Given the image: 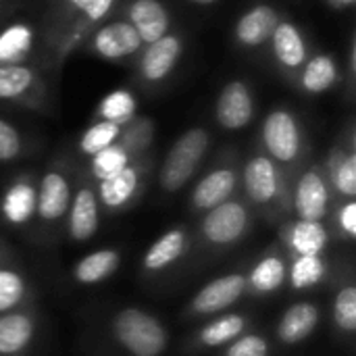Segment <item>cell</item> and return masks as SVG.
<instances>
[{
	"label": "cell",
	"mask_w": 356,
	"mask_h": 356,
	"mask_svg": "<svg viewBox=\"0 0 356 356\" xmlns=\"http://www.w3.org/2000/svg\"><path fill=\"white\" fill-rule=\"evenodd\" d=\"M121 0H42L40 29L54 73L81 48L94 27L111 19Z\"/></svg>",
	"instance_id": "obj_1"
},
{
	"label": "cell",
	"mask_w": 356,
	"mask_h": 356,
	"mask_svg": "<svg viewBox=\"0 0 356 356\" xmlns=\"http://www.w3.org/2000/svg\"><path fill=\"white\" fill-rule=\"evenodd\" d=\"M292 184L294 177H290L261 148L250 152V156L242 163V198L254 213L271 223H282L288 215H292Z\"/></svg>",
	"instance_id": "obj_2"
},
{
	"label": "cell",
	"mask_w": 356,
	"mask_h": 356,
	"mask_svg": "<svg viewBox=\"0 0 356 356\" xmlns=\"http://www.w3.org/2000/svg\"><path fill=\"white\" fill-rule=\"evenodd\" d=\"M261 150L273 159L290 177H296L309 163L311 140L300 115L288 106L271 108L259 131Z\"/></svg>",
	"instance_id": "obj_3"
},
{
	"label": "cell",
	"mask_w": 356,
	"mask_h": 356,
	"mask_svg": "<svg viewBox=\"0 0 356 356\" xmlns=\"http://www.w3.org/2000/svg\"><path fill=\"white\" fill-rule=\"evenodd\" d=\"M156 140V123L146 115H136L127 125H123L121 136L104 150L88 159V167L83 173L94 181L100 184L121 169H125L134 159L152 150Z\"/></svg>",
	"instance_id": "obj_4"
},
{
	"label": "cell",
	"mask_w": 356,
	"mask_h": 356,
	"mask_svg": "<svg viewBox=\"0 0 356 356\" xmlns=\"http://www.w3.org/2000/svg\"><path fill=\"white\" fill-rule=\"evenodd\" d=\"M213 146V134L202 127L194 125L188 127L167 150L161 167H159V188L165 194H177L184 190L190 179L196 175V171L202 167L204 159L209 156Z\"/></svg>",
	"instance_id": "obj_5"
},
{
	"label": "cell",
	"mask_w": 356,
	"mask_h": 356,
	"mask_svg": "<svg viewBox=\"0 0 356 356\" xmlns=\"http://www.w3.org/2000/svg\"><path fill=\"white\" fill-rule=\"evenodd\" d=\"M0 102L38 113H54L52 73L29 65H0Z\"/></svg>",
	"instance_id": "obj_6"
},
{
	"label": "cell",
	"mask_w": 356,
	"mask_h": 356,
	"mask_svg": "<svg viewBox=\"0 0 356 356\" xmlns=\"http://www.w3.org/2000/svg\"><path fill=\"white\" fill-rule=\"evenodd\" d=\"M111 334L129 356H163L169 348V330L165 323L140 307L117 311L111 321Z\"/></svg>",
	"instance_id": "obj_7"
},
{
	"label": "cell",
	"mask_w": 356,
	"mask_h": 356,
	"mask_svg": "<svg viewBox=\"0 0 356 356\" xmlns=\"http://www.w3.org/2000/svg\"><path fill=\"white\" fill-rule=\"evenodd\" d=\"M186 52V35L171 29L167 35L146 44L131 63V81L142 92L154 94L169 83Z\"/></svg>",
	"instance_id": "obj_8"
},
{
	"label": "cell",
	"mask_w": 356,
	"mask_h": 356,
	"mask_svg": "<svg viewBox=\"0 0 356 356\" xmlns=\"http://www.w3.org/2000/svg\"><path fill=\"white\" fill-rule=\"evenodd\" d=\"M240 173H242V161L240 152L234 146L223 148L207 173L196 181L188 196V209L196 215H202L225 200L238 196L240 190Z\"/></svg>",
	"instance_id": "obj_9"
},
{
	"label": "cell",
	"mask_w": 356,
	"mask_h": 356,
	"mask_svg": "<svg viewBox=\"0 0 356 356\" xmlns=\"http://www.w3.org/2000/svg\"><path fill=\"white\" fill-rule=\"evenodd\" d=\"M254 211L250 204L234 196L225 200L223 204L202 213L198 221V240L202 246L213 248V250H225L232 248L250 234L254 225Z\"/></svg>",
	"instance_id": "obj_10"
},
{
	"label": "cell",
	"mask_w": 356,
	"mask_h": 356,
	"mask_svg": "<svg viewBox=\"0 0 356 356\" xmlns=\"http://www.w3.org/2000/svg\"><path fill=\"white\" fill-rule=\"evenodd\" d=\"M154 169H156V154L154 150H150L134 159L117 175L96 184V196L100 209L111 215H119L134 209L144 196Z\"/></svg>",
	"instance_id": "obj_11"
},
{
	"label": "cell",
	"mask_w": 356,
	"mask_h": 356,
	"mask_svg": "<svg viewBox=\"0 0 356 356\" xmlns=\"http://www.w3.org/2000/svg\"><path fill=\"white\" fill-rule=\"evenodd\" d=\"M75 167L67 156H54L38 177V209L35 219L46 227H56L65 221L73 190Z\"/></svg>",
	"instance_id": "obj_12"
},
{
	"label": "cell",
	"mask_w": 356,
	"mask_h": 356,
	"mask_svg": "<svg viewBox=\"0 0 356 356\" xmlns=\"http://www.w3.org/2000/svg\"><path fill=\"white\" fill-rule=\"evenodd\" d=\"M144 46L146 44L142 42L138 31L121 17L113 15L111 19H106L104 23L90 31L79 50L106 63L131 67V63L138 58Z\"/></svg>",
	"instance_id": "obj_13"
},
{
	"label": "cell",
	"mask_w": 356,
	"mask_h": 356,
	"mask_svg": "<svg viewBox=\"0 0 356 356\" xmlns=\"http://www.w3.org/2000/svg\"><path fill=\"white\" fill-rule=\"evenodd\" d=\"M0 65H29L54 75L46 40L38 23L10 21L0 29Z\"/></svg>",
	"instance_id": "obj_14"
},
{
	"label": "cell",
	"mask_w": 356,
	"mask_h": 356,
	"mask_svg": "<svg viewBox=\"0 0 356 356\" xmlns=\"http://www.w3.org/2000/svg\"><path fill=\"white\" fill-rule=\"evenodd\" d=\"M336 198L321 163H307L292 184V213L305 221H325Z\"/></svg>",
	"instance_id": "obj_15"
},
{
	"label": "cell",
	"mask_w": 356,
	"mask_h": 356,
	"mask_svg": "<svg viewBox=\"0 0 356 356\" xmlns=\"http://www.w3.org/2000/svg\"><path fill=\"white\" fill-rule=\"evenodd\" d=\"M271 63L275 65L277 73L288 81L294 83L296 75L313 54L311 40L307 31L290 17H282L273 29V35L267 44Z\"/></svg>",
	"instance_id": "obj_16"
},
{
	"label": "cell",
	"mask_w": 356,
	"mask_h": 356,
	"mask_svg": "<svg viewBox=\"0 0 356 356\" xmlns=\"http://www.w3.org/2000/svg\"><path fill=\"white\" fill-rule=\"evenodd\" d=\"M100 204H98V196H96V184L81 171H77V179H75V190H73V198L65 217V232L69 242L75 244H83L88 240H92L100 227Z\"/></svg>",
	"instance_id": "obj_17"
},
{
	"label": "cell",
	"mask_w": 356,
	"mask_h": 356,
	"mask_svg": "<svg viewBox=\"0 0 356 356\" xmlns=\"http://www.w3.org/2000/svg\"><path fill=\"white\" fill-rule=\"evenodd\" d=\"M325 177L330 181L336 200L356 198V129L355 121H348L344 134L330 148L325 161H321Z\"/></svg>",
	"instance_id": "obj_18"
},
{
	"label": "cell",
	"mask_w": 356,
	"mask_h": 356,
	"mask_svg": "<svg viewBox=\"0 0 356 356\" xmlns=\"http://www.w3.org/2000/svg\"><path fill=\"white\" fill-rule=\"evenodd\" d=\"M257 117V94L248 79H229L215 98V121L225 131L246 129Z\"/></svg>",
	"instance_id": "obj_19"
},
{
	"label": "cell",
	"mask_w": 356,
	"mask_h": 356,
	"mask_svg": "<svg viewBox=\"0 0 356 356\" xmlns=\"http://www.w3.org/2000/svg\"><path fill=\"white\" fill-rule=\"evenodd\" d=\"M282 10L271 2H257L246 8L234 23L232 40L242 52H261L267 48L275 25L282 19Z\"/></svg>",
	"instance_id": "obj_20"
},
{
	"label": "cell",
	"mask_w": 356,
	"mask_h": 356,
	"mask_svg": "<svg viewBox=\"0 0 356 356\" xmlns=\"http://www.w3.org/2000/svg\"><path fill=\"white\" fill-rule=\"evenodd\" d=\"M246 296L244 273H227L209 284H204L186 307V317L200 319L211 315H221Z\"/></svg>",
	"instance_id": "obj_21"
},
{
	"label": "cell",
	"mask_w": 356,
	"mask_h": 356,
	"mask_svg": "<svg viewBox=\"0 0 356 356\" xmlns=\"http://www.w3.org/2000/svg\"><path fill=\"white\" fill-rule=\"evenodd\" d=\"M38 175L23 171L15 175L0 194V221L13 229H23L35 219Z\"/></svg>",
	"instance_id": "obj_22"
},
{
	"label": "cell",
	"mask_w": 356,
	"mask_h": 356,
	"mask_svg": "<svg viewBox=\"0 0 356 356\" xmlns=\"http://www.w3.org/2000/svg\"><path fill=\"white\" fill-rule=\"evenodd\" d=\"M115 17L127 21L144 44H150L173 29V15L163 0H121Z\"/></svg>",
	"instance_id": "obj_23"
},
{
	"label": "cell",
	"mask_w": 356,
	"mask_h": 356,
	"mask_svg": "<svg viewBox=\"0 0 356 356\" xmlns=\"http://www.w3.org/2000/svg\"><path fill=\"white\" fill-rule=\"evenodd\" d=\"M332 240L334 238L325 221L286 219L280 225V246L288 259L325 254Z\"/></svg>",
	"instance_id": "obj_24"
},
{
	"label": "cell",
	"mask_w": 356,
	"mask_h": 356,
	"mask_svg": "<svg viewBox=\"0 0 356 356\" xmlns=\"http://www.w3.org/2000/svg\"><path fill=\"white\" fill-rule=\"evenodd\" d=\"M288 254L282 246L267 248L261 259L244 273L246 296H271L288 284Z\"/></svg>",
	"instance_id": "obj_25"
},
{
	"label": "cell",
	"mask_w": 356,
	"mask_h": 356,
	"mask_svg": "<svg viewBox=\"0 0 356 356\" xmlns=\"http://www.w3.org/2000/svg\"><path fill=\"white\" fill-rule=\"evenodd\" d=\"M305 96H321L342 86V65L334 52H313L294 83Z\"/></svg>",
	"instance_id": "obj_26"
},
{
	"label": "cell",
	"mask_w": 356,
	"mask_h": 356,
	"mask_svg": "<svg viewBox=\"0 0 356 356\" xmlns=\"http://www.w3.org/2000/svg\"><path fill=\"white\" fill-rule=\"evenodd\" d=\"M192 246V236L188 227L177 225L161 234L144 252L142 259V271L146 275H159L171 267H175L190 250Z\"/></svg>",
	"instance_id": "obj_27"
},
{
	"label": "cell",
	"mask_w": 356,
	"mask_h": 356,
	"mask_svg": "<svg viewBox=\"0 0 356 356\" xmlns=\"http://www.w3.org/2000/svg\"><path fill=\"white\" fill-rule=\"evenodd\" d=\"M38 334V315L23 307L0 315V356H25Z\"/></svg>",
	"instance_id": "obj_28"
},
{
	"label": "cell",
	"mask_w": 356,
	"mask_h": 356,
	"mask_svg": "<svg viewBox=\"0 0 356 356\" xmlns=\"http://www.w3.org/2000/svg\"><path fill=\"white\" fill-rule=\"evenodd\" d=\"M33 288L25 271L13 261L10 250L0 242V315L31 307Z\"/></svg>",
	"instance_id": "obj_29"
},
{
	"label": "cell",
	"mask_w": 356,
	"mask_h": 356,
	"mask_svg": "<svg viewBox=\"0 0 356 356\" xmlns=\"http://www.w3.org/2000/svg\"><path fill=\"white\" fill-rule=\"evenodd\" d=\"M321 323V309L315 302L302 300L284 311L277 321L275 336L284 346H298L307 342Z\"/></svg>",
	"instance_id": "obj_30"
},
{
	"label": "cell",
	"mask_w": 356,
	"mask_h": 356,
	"mask_svg": "<svg viewBox=\"0 0 356 356\" xmlns=\"http://www.w3.org/2000/svg\"><path fill=\"white\" fill-rule=\"evenodd\" d=\"M250 327V317L244 313H221L209 323H204L194 336L190 346L194 350H213L232 344L236 338L246 334Z\"/></svg>",
	"instance_id": "obj_31"
},
{
	"label": "cell",
	"mask_w": 356,
	"mask_h": 356,
	"mask_svg": "<svg viewBox=\"0 0 356 356\" xmlns=\"http://www.w3.org/2000/svg\"><path fill=\"white\" fill-rule=\"evenodd\" d=\"M121 261H123V252L119 248H113V246L98 248L86 254L83 259H79L71 267V277L79 286H96V284L111 280L119 271Z\"/></svg>",
	"instance_id": "obj_32"
},
{
	"label": "cell",
	"mask_w": 356,
	"mask_h": 356,
	"mask_svg": "<svg viewBox=\"0 0 356 356\" xmlns=\"http://www.w3.org/2000/svg\"><path fill=\"white\" fill-rule=\"evenodd\" d=\"M330 273H332V267L325 254L292 257L288 263V286L296 292L313 290L325 284Z\"/></svg>",
	"instance_id": "obj_33"
},
{
	"label": "cell",
	"mask_w": 356,
	"mask_h": 356,
	"mask_svg": "<svg viewBox=\"0 0 356 356\" xmlns=\"http://www.w3.org/2000/svg\"><path fill=\"white\" fill-rule=\"evenodd\" d=\"M138 115V96L129 88H117L100 98L94 108L92 121H108L127 125Z\"/></svg>",
	"instance_id": "obj_34"
},
{
	"label": "cell",
	"mask_w": 356,
	"mask_h": 356,
	"mask_svg": "<svg viewBox=\"0 0 356 356\" xmlns=\"http://www.w3.org/2000/svg\"><path fill=\"white\" fill-rule=\"evenodd\" d=\"M123 131V125L108 121H90V125L81 131L77 140V152L83 156H94L100 150L108 148Z\"/></svg>",
	"instance_id": "obj_35"
},
{
	"label": "cell",
	"mask_w": 356,
	"mask_h": 356,
	"mask_svg": "<svg viewBox=\"0 0 356 356\" xmlns=\"http://www.w3.org/2000/svg\"><path fill=\"white\" fill-rule=\"evenodd\" d=\"M334 327L340 336L350 338L356 332V286L353 282H346L338 288L334 296L332 307Z\"/></svg>",
	"instance_id": "obj_36"
},
{
	"label": "cell",
	"mask_w": 356,
	"mask_h": 356,
	"mask_svg": "<svg viewBox=\"0 0 356 356\" xmlns=\"http://www.w3.org/2000/svg\"><path fill=\"white\" fill-rule=\"evenodd\" d=\"M330 232L332 238L342 242L356 240V202L355 200H336L330 211Z\"/></svg>",
	"instance_id": "obj_37"
},
{
	"label": "cell",
	"mask_w": 356,
	"mask_h": 356,
	"mask_svg": "<svg viewBox=\"0 0 356 356\" xmlns=\"http://www.w3.org/2000/svg\"><path fill=\"white\" fill-rule=\"evenodd\" d=\"M29 152V140L10 121L0 117V163H15Z\"/></svg>",
	"instance_id": "obj_38"
},
{
	"label": "cell",
	"mask_w": 356,
	"mask_h": 356,
	"mask_svg": "<svg viewBox=\"0 0 356 356\" xmlns=\"http://www.w3.org/2000/svg\"><path fill=\"white\" fill-rule=\"evenodd\" d=\"M221 356H271V342L265 334L246 332L227 344Z\"/></svg>",
	"instance_id": "obj_39"
},
{
	"label": "cell",
	"mask_w": 356,
	"mask_h": 356,
	"mask_svg": "<svg viewBox=\"0 0 356 356\" xmlns=\"http://www.w3.org/2000/svg\"><path fill=\"white\" fill-rule=\"evenodd\" d=\"M342 86H344L346 100L350 102L355 98L356 90V29L350 31V38H348L346 67H342Z\"/></svg>",
	"instance_id": "obj_40"
},
{
	"label": "cell",
	"mask_w": 356,
	"mask_h": 356,
	"mask_svg": "<svg viewBox=\"0 0 356 356\" xmlns=\"http://www.w3.org/2000/svg\"><path fill=\"white\" fill-rule=\"evenodd\" d=\"M19 4V0H0V19L8 17V13H13V8Z\"/></svg>",
	"instance_id": "obj_41"
},
{
	"label": "cell",
	"mask_w": 356,
	"mask_h": 356,
	"mask_svg": "<svg viewBox=\"0 0 356 356\" xmlns=\"http://www.w3.org/2000/svg\"><path fill=\"white\" fill-rule=\"evenodd\" d=\"M325 2H327L332 8H336V10H344V8H350L356 0H325Z\"/></svg>",
	"instance_id": "obj_42"
},
{
	"label": "cell",
	"mask_w": 356,
	"mask_h": 356,
	"mask_svg": "<svg viewBox=\"0 0 356 356\" xmlns=\"http://www.w3.org/2000/svg\"><path fill=\"white\" fill-rule=\"evenodd\" d=\"M188 4H194V6H200V8H209V6H215L219 4L221 0H186Z\"/></svg>",
	"instance_id": "obj_43"
}]
</instances>
